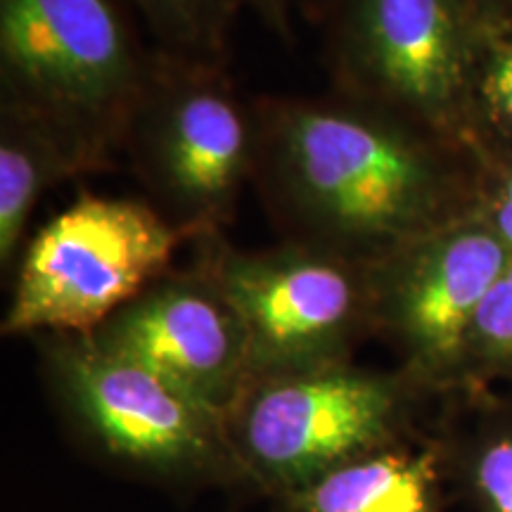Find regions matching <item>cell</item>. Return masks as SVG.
<instances>
[{
	"mask_svg": "<svg viewBox=\"0 0 512 512\" xmlns=\"http://www.w3.org/2000/svg\"><path fill=\"white\" fill-rule=\"evenodd\" d=\"M278 164L299 214L351 249L392 254L444 226L437 162L389 121L299 107L280 121Z\"/></svg>",
	"mask_w": 512,
	"mask_h": 512,
	"instance_id": "6da1fadb",
	"label": "cell"
},
{
	"mask_svg": "<svg viewBox=\"0 0 512 512\" xmlns=\"http://www.w3.org/2000/svg\"><path fill=\"white\" fill-rule=\"evenodd\" d=\"M178 240L145 204L81 195L31 240L3 330H98L169 266Z\"/></svg>",
	"mask_w": 512,
	"mask_h": 512,
	"instance_id": "7a4b0ae2",
	"label": "cell"
},
{
	"mask_svg": "<svg viewBox=\"0 0 512 512\" xmlns=\"http://www.w3.org/2000/svg\"><path fill=\"white\" fill-rule=\"evenodd\" d=\"M399 415L394 380L332 363L254 377L228 413L226 434L249 472L287 496L387 446Z\"/></svg>",
	"mask_w": 512,
	"mask_h": 512,
	"instance_id": "3957f363",
	"label": "cell"
},
{
	"mask_svg": "<svg viewBox=\"0 0 512 512\" xmlns=\"http://www.w3.org/2000/svg\"><path fill=\"white\" fill-rule=\"evenodd\" d=\"M214 287L245 325L252 380L339 363L373 309V280L311 249L230 254Z\"/></svg>",
	"mask_w": 512,
	"mask_h": 512,
	"instance_id": "277c9868",
	"label": "cell"
},
{
	"mask_svg": "<svg viewBox=\"0 0 512 512\" xmlns=\"http://www.w3.org/2000/svg\"><path fill=\"white\" fill-rule=\"evenodd\" d=\"M55 377L81 425L124 463L157 475H195L233 453L221 415L91 337L57 351Z\"/></svg>",
	"mask_w": 512,
	"mask_h": 512,
	"instance_id": "5b68a950",
	"label": "cell"
},
{
	"mask_svg": "<svg viewBox=\"0 0 512 512\" xmlns=\"http://www.w3.org/2000/svg\"><path fill=\"white\" fill-rule=\"evenodd\" d=\"M510 256L484 216L444 223L389 254L373 306L415 368L451 375L465 366L472 323Z\"/></svg>",
	"mask_w": 512,
	"mask_h": 512,
	"instance_id": "8992f818",
	"label": "cell"
},
{
	"mask_svg": "<svg viewBox=\"0 0 512 512\" xmlns=\"http://www.w3.org/2000/svg\"><path fill=\"white\" fill-rule=\"evenodd\" d=\"M344 55L370 93L451 124L475 67L467 0H349Z\"/></svg>",
	"mask_w": 512,
	"mask_h": 512,
	"instance_id": "52a82bcc",
	"label": "cell"
},
{
	"mask_svg": "<svg viewBox=\"0 0 512 512\" xmlns=\"http://www.w3.org/2000/svg\"><path fill=\"white\" fill-rule=\"evenodd\" d=\"M91 339L221 415L252 382L245 325L216 287L169 283L138 294Z\"/></svg>",
	"mask_w": 512,
	"mask_h": 512,
	"instance_id": "ba28073f",
	"label": "cell"
},
{
	"mask_svg": "<svg viewBox=\"0 0 512 512\" xmlns=\"http://www.w3.org/2000/svg\"><path fill=\"white\" fill-rule=\"evenodd\" d=\"M0 50L34 98L98 114L133 83L126 34L107 0H0Z\"/></svg>",
	"mask_w": 512,
	"mask_h": 512,
	"instance_id": "9c48e42d",
	"label": "cell"
},
{
	"mask_svg": "<svg viewBox=\"0 0 512 512\" xmlns=\"http://www.w3.org/2000/svg\"><path fill=\"white\" fill-rule=\"evenodd\" d=\"M247 162V133L230 100L192 91L166 112L157 138V164L171 195L190 209H219Z\"/></svg>",
	"mask_w": 512,
	"mask_h": 512,
	"instance_id": "30bf717a",
	"label": "cell"
},
{
	"mask_svg": "<svg viewBox=\"0 0 512 512\" xmlns=\"http://www.w3.org/2000/svg\"><path fill=\"white\" fill-rule=\"evenodd\" d=\"M285 498L292 512H439L437 460L387 444Z\"/></svg>",
	"mask_w": 512,
	"mask_h": 512,
	"instance_id": "8fae6325",
	"label": "cell"
},
{
	"mask_svg": "<svg viewBox=\"0 0 512 512\" xmlns=\"http://www.w3.org/2000/svg\"><path fill=\"white\" fill-rule=\"evenodd\" d=\"M60 166L55 150L46 138L31 131L5 126L0 145V256L12 261L24 226L41 195L50 185L53 171Z\"/></svg>",
	"mask_w": 512,
	"mask_h": 512,
	"instance_id": "7c38bea8",
	"label": "cell"
},
{
	"mask_svg": "<svg viewBox=\"0 0 512 512\" xmlns=\"http://www.w3.org/2000/svg\"><path fill=\"white\" fill-rule=\"evenodd\" d=\"M512 366V256L479 306L465 349V366Z\"/></svg>",
	"mask_w": 512,
	"mask_h": 512,
	"instance_id": "4fadbf2b",
	"label": "cell"
},
{
	"mask_svg": "<svg viewBox=\"0 0 512 512\" xmlns=\"http://www.w3.org/2000/svg\"><path fill=\"white\" fill-rule=\"evenodd\" d=\"M159 34L183 46H204L219 36L233 0H136Z\"/></svg>",
	"mask_w": 512,
	"mask_h": 512,
	"instance_id": "5bb4252c",
	"label": "cell"
},
{
	"mask_svg": "<svg viewBox=\"0 0 512 512\" xmlns=\"http://www.w3.org/2000/svg\"><path fill=\"white\" fill-rule=\"evenodd\" d=\"M472 494L482 512H512V425L489 434L470 463Z\"/></svg>",
	"mask_w": 512,
	"mask_h": 512,
	"instance_id": "9a60e30c",
	"label": "cell"
},
{
	"mask_svg": "<svg viewBox=\"0 0 512 512\" xmlns=\"http://www.w3.org/2000/svg\"><path fill=\"white\" fill-rule=\"evenodd\" d=\"M482 95L491 117L512 131V34L498 43L486 62Z\"/></svg>",
	"mask_w": 512,
	"mask_h": 512,
	"instance_id": "2e32d148",
	"label": "cell"
},
{
	"mask_svg": "<svg viewBox=\"0 0 512 512\" xmlns=\"http://www.w3.org/2000/svg\"><path fill=\"white\" fill-rule=\"evenodd\" d=\"M482 216L512 252V171L505 174L503 181L498 183L494 197L489 202V209Z\"/></svg>",
	"mask_w": 512,
	"mask_h": 512,
	"instance_id": "e0dca14e",
	"label": "cell"
},
{
	"mask_svg": "<svg viewBox=\"0 0 512 512\" xmlns=\"http://www.w3.org/2000/svg\"><path fill=\"white\" fill-rule=\"evenodd\" d=\"M256 10L264 15L273 27L285 29V10H287V0H249Z\"/></svg>",
	"mask_w": 512,
	"mask_h": 512,
	"instance_id": "ac0fdd59",
	"label": "cell"
}]
</instances>
